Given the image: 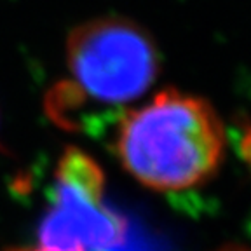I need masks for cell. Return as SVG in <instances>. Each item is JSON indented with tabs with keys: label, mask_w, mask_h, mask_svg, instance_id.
<instances>
[{
	"label": "cell",
	"mask_w": 251,
	"mask_h": 251,
	"mask_svg": "<svg viewBox=\"0 0 251 251\" xmlns=\"http://www.w3.org/2000/svg\"><path fill=\"white\" fill-rule=\"evenodd\" d=\"M222 251H251L250 248H241V246H232V248H225Z\"/></svg>",
	"instance_id": "cell-4"
},
{
	"label": "cell",
	"mask_w": 251,
	"mask_h": 251,
	"mask_svg": "<svg viewBox=\"0 0 251 251\" xmlns=\"http://www.w3.org/2000/svg\"><path fill=\"white\" fill-rule=\"evenodd\" d=\"M103 175L93 159L70 149L58 164L52 204L35 251H105L124 239V222L103 201Z\"/></svg>",
	"instance_id": "cell-3"
},
{
	"label": "cell",
	"mask_w": 251,
	"mask_h": 251,
	"mask_svg": "<svg viewBox=\"0 0 251 251\" xmlns=\"http://www.w3.org/2000/svg\"><path fill=\"white\" fill-rule=\"evenodd\" d=\"M72 89L101 105H124L145 94L157 77L150 37L124 18H100L68 39Z\"/></svg>",
	"instance_id": "cell-2"
},
{
	"label": "cell",
	"mask_w": 251,
	"mask_h": 251,
	"mask_svg": "<svg viewBox=\"0 0 251 251\" xmlns=\"http://www.w3.org/2000/svg\"><path fill=\"white\" fill-rule=\"evenodd\" d=\"M224 147V124L213 106L173 89L126 114L115 141L126 171L157 192H180L208 181Z\"/></svg>",
	"instance_id": "cell-1"
}]
</instances>
